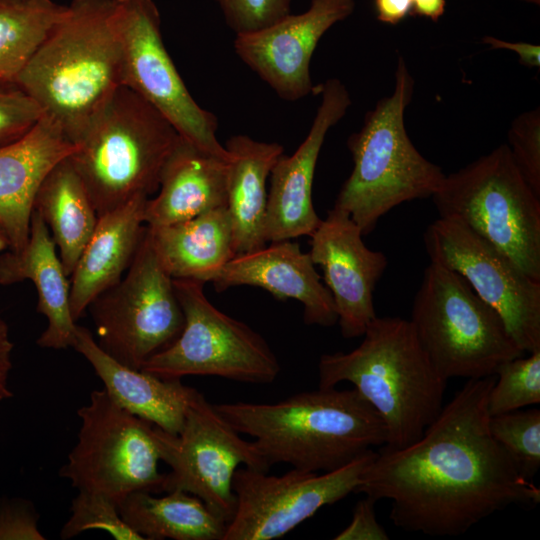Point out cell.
I'll return each mask as SVG.
<instances>
[{"label": "cell", "mask_w": 540, "mask_h": 540, "mask_svg": "<svg viewBox=\"0 0 540 540\" xmlns=\"http://www.w3.org/2000/svg\"><path fill=\"white\" fill-rule=\"evenodd\" d=\"M357 224L333 207L310 237L309 255L323 271L344 338L363 336L376 318L373 292L387 266L380 251L369 249Z\"/></svg>", "instance_id": "obj_17"}, {"label": "cell", "mask_w": 540, "mask_h": 540, "mask_svg": "<svg viewBox=\"0 0 540 540\" xmlns=\"http://www.w3.org/2000/svg\"><path fill=\"white\" fill-rule=\"evenodd\" d=\"M214 408L239 434L253 438L270 466L328 472L386 443L384 422L355 388L318 387L276 403Z\"/></svg>", "instance_id": "obj_3"}, {"label": "cell", "mask_w": 540, "mask_h": 540, "mask_svg": "<svg viewBox=\"0 0 540 540\" xmlns=\"http://www.w3.org/2000/svg\"><path fill=\"white\" fill-rule=\"evenodd\" d=\"M489 428L521 474L532 480L540 467V410L518 409L490 416Z\"/></svg>", "instance_id": "obj_31"}, {"label": "cell", "mask_w": 540, "mask_h": 540, "mask_svg": "<svg viewBox=\"0 0 540 540\" xmlns=\"http://www.w3.org/2000/svg\"><path fill=\"white\" fill-rule=\"evenodd\" d=\"M411 14L438 21L444 14L446 0H411Z\"/></svg>", "instance_id": "obj_41"}, {"label": "cell", "mask_w": 540, "mask_h": 540, "mask_svg": "<svg viewBox=\"0 0 540 540\" xmlns=\"http://www.w3.org/2000/svg\"><path fill=\"white\" fill-rule=\"evenodd\" d=\"M416 337L438 374L480 379L525 352L500 315L453 270L430 261L415 294L411 319Z\"/></svg>", "instance_id": "obj_7"}, {"label": "cell", "mask_w": 540, "mask_h": 540, "mask_svg": "<svg viewBox=\"0 0 540 540\" xmlns=\"http://www.w3.org/2000/svg\"><path fill=\"white\" fill-rule=\"evenodd\" d=\"M495 375L469 379L416 441L382 446L355 493L391 501L404 531L458 536L513 504L537 505L540 489L521 474L489 428Z\"/></svg>", "instance_id": "obj_1"}, {"label": "cell", "mask_w": 540, "mask_h": 540, "mask_svg": "<svg viewBox=\"0 0 540 540\" xmlns=\"http://www.w3.org/2000/svg\"><path fill=\"white\" fill-rule=\"evenodd\" d=\"M8 249H10L9 237H8L4 227L0 223V253H2L3 251H6Z\"/></svg>", "instance_id": "obj_42"}, {"label": "cell", "mask_w": 540, "mask_h": 540, "mask_svg": "<svg viewBox=\"0 0 540 540\" xmlns=\"http://www.w3.org/2000/svg\"><path fill=\"white\" fill-rule=\"evenodd\" d=\"M46 223L68 276L90 239L98 214L69 156L58 162L42 181L33 203Z\"/></svg>", "instance_id": "obj_27"}, {"label": "cell", "mask_w": 540, "mask_h": 540, "mask_svg": "<svg viewBox=\"0 0 540 540\" xmlns=\"http://www.w3.org/2000/svg\"><path fill=\"white\" fill-rule=\"evenodd\" d=\"M203 281L173 279L184 313L177 339L150 357L141 370L164 379L216 376L250 384H270L281 371L266 340L247 324L217 309Z\"/></svg>", "instance_id": "obj_9"}, {"label": "cell", "mask_w": 540, "mask_h": 540, "mask_svg": "<svg viewBox=\"0 0 540 540\" xmlns=\"http://www.w3.org/2000/svg\"><path fill=\"white\" fill-rule=\"evenodd\" d=\"M34 505L24 499L0 501V540H44Z\"/></svg>", "instance_id": "obj_36"}, {"label": "cell", "mask_w": 540, "mask_h": 540, "mask_svg": "<svg viewBox=\"0 0 540 540\" xmlns=\"http://www.w3.org/2000/svg\"><path fill=\"white\" fill-rule=\"evenodd\" d=\"M430 261L461 275L525 352L540 350V282L461 221L439 217L424 233Z\"/></svg>", "instance_id": "obj_15"}, {"label": "cell", "mask_w": 540, "mask_h": 540, "mask_svg": "<svg viewBox=\"0 0 540 540\" xmlns=\"http://www.w3.org/2000/svg\"><path fill=\"white\" fill-rule=\"evenodd\" d=\"M209 282L217 291L241 285L260 287L277 299H295L303 305L308 325L331 327L338 321L332 295L315 269L309 253L296 242H271L230 259Z\"/></svg>", "instance_id": "obj_19"}, {"label": "cell", "mask_w": 540, "mask_h": 540, "mask_svg": "<svg viewBox=\"0 0 540 540\" xmlns=\"http://www.w3.org/2000/svg\"><path fill=\"white\" fill-rule=\"evenodd\" d=\"M72 347L91 364L117 405L168 433H179L195 388L184 385L181 379H164L121 364L79 325Z\"/></svg>", "instance_id": "obj_22"}, {"label": "cell", "mask_w": 540, "mask_h": 540, "mask_svg": "<svg viewBox=\"0 0 540 540\" xmlns=\"http://www.w3.org/2000/svg\"><path fill=\"white\" fill-rule=\"evenodd\" d=\"M14 344L10 339L9 327L0 316V404L13 396L9 388Z\"/></svg>", "instance_id": "obj_38"}, {"label": "cell", "mask_w": 540, "mask_h": 540, "mask_svg": "<svg viewBox=\"0 0 540 540\" xmlns=\"http://www.w3.org/2000/svg\"><path fill=\"white\" fill-rule=\"evenodd\" d=\"M153 433L161 461L170 468L163 492L193 494L226 523L236 509L233 477L239 466L265 472L270 468L254 442L244 440L198 390L178 434L155 425Z\"/></svg>", "instance_id": "obj_12"}, {"label": "cell", "mask_w": 540, "mask_h": 540, "mask_svg": "<svg viewBox=\"0 0 540 540\" xmlns=\"http://www.w3.org/2000/svg\"><path fill=\"white\" fill-rule=\"evenodd\" d=\"M44 110L16 83L0 82V147L25 136Z\"/></svg>", "instance_id": "obj_34"}, {"label": "cell", "mask_w": 540, "mask_h": 540, "mask_svg": "<svg viewBox=\"0 0 540 540\" xmlns=\"http://www.w3.org/2000/svg\"><path fill=\"white\" fill-rule=\"evenodd\" d=\"M24 280L33 282L38 294L37 312L48 320L37 344L55 350L72 347L77 324L70 309V281L46 223L34 210L26 245L0 253V284Z\"/></svg>", "instance_id": "obj_21"}, {"label": "cell", "mask_w": 540, "mask_h": 540, "mask_svg": "<svg viewBox=\"0 0 540 540\" xmlns=\"http://www.w3.org/2000/svg\"><path fill=\"white\" fill-rule=\"evenodd\" d=\"M431 198L440 217L461 221L540 282V197L507 144L445 175Z\"/></svg>", "instance_id": "obj_8"}, {"label": "cell", "mask_w": 540, "mask_h": 540, "mask_svg": "<svg viewBox=\"0 0 540 540\" xmlns=\"http://www.w3.org/2000/svg\"><path fill=\"white\" fill-rule=\"evenodd\" d=\"M377 19L388 24H398L411 14V0H374Z\"/></svg>", "instance_id": "obj_40"}, {"label": "cell", "mask_w": 540, "mask_h": 540, "mask_svg": "<svg viewBox=\"0 0 540 540\" xmlns=\"http://www.w3.org/2000/svg\"><path fill=\"white\" fill-rule=\"evenodd\" d=\"M230 155L227 175V209L232 221L235 256L264 247L267 210L266 182L282 145L247 135L226 141Z\"/></svg>", "instance_id": "obj_25"}, {"label": "cell", "mask_w": 540, "mask_h": 540, "mask_svg": "<svg viewBox=\"0 0 540 540\" xmlns=\"http://www.w3.org/2000/svg\"><path fill=\"white\" fill-rule=\"evenodd\" d=\"M148 228L156 255L173 279L209 282L210 277L235 256L227 206L185 221Z\"/></svg>", "instance_id": "obj_26"}, {"label": "cell", "mask_w": 540, "mask_h": 540, "mask_svg": "<svg viewBox=\"0 0 540 540\" xmlns=\"http://www.w3.org/2000/svg\"><path fill=\"white\" fill-rule=\"evenodd\" d=\"M523 1L530 2L537 5L540 3V0H523Z\"/></svg>", "instance_id": "obj_43"}, {"label": "cell", "mask_w": 540, "mask_h": 540, "mask_svg": "<svg viewBox=\"0 0 540 540\" xmlns=\"http://www.w3.org/2000/svg\"><path fill=\"white\" fill-rule=\"evenodd\" d=\"M228 162L182 137L161 172L159 193L147 199L144 223L161 227L227 206Z\"/></svg>", "instance_id": "obj_24"}, {"label": "cell", "mask_w": 540, "mask_h": 540, "mask_svg": "<svg viewBox=\"0 0 540 540\" xmlns=\"http://www.w3.org/2000/svg\"><path fill=\"white\" fill-rule=\"evenodd\" d=\"M355 0H311L301 14H289L273 25L245 35H236L237 56L275 93L297 101L319 92L310 74L312 55L322 36L349 17Z\"/></svg>", "instance_id": "obj_16"}, {"label": "cell", "mask_w": 540, "mask_h": 540, "mask_svg": "<svg viewBox=\"0 0 540 540\" xmlns=\"http://www.w3.org/2000/svg\"><path fill=\"white\" fill-rule=\"evenodd\" d=\"M509 150L522 177L540 197V109L518 115L508 131Z\"/></svg>", "instance_id": "obj_33"}, {"label": "cell", "mask_w": 540, "mask_h": 540, "mask_svg": "<svg viewBox=\"0 0 540 540\" xmlns=\"http://www.w3.org/2000/svg\"><path fill=\"white\" fill-rule=\"evenodd\" d=\"M528 354L498 367L487 399L490 416L540 403V350Z\"/></svg>", "instance_id": "obj_30"}, {"label": "cell", "mask_w": 540, "mask_h": 540, "mask_svg": "<svg viewBox=\"0 0 540 540\" xmlns=\"http://www.w3.org/2000/svg\"><path fill=\"white\" fill-rule=\"evenodd\" d=\"M77 415V442L59 476L79 492L103 495L118 506L132 492H163L153 424L121 408L104 388L91 391Z\"/></svg>", "instance_id": "obj_10"}, {"label": "cell", "mask_w": 540, "mask_h": 540, "mask_svg": "<svg viewBox=\"0 0 540 540\" xmlns=\"http://www.w3.org/2000/svg\"><path fill=\"white\" fill-rule=\"evenodd\" d=\"M318 382L325 388L351 383L384 422V446L389 448L406 446L421 437L440 413L447 386L410 321L377 316L357 348L320 357Z\"/></svg>", "instance_id": "obj_4"}, {"label": "cell", "mask_w": 540, "mask_h": 540, "mask_svg": "<svg viewBox=\"0 0 540 540\" xmlns=\"http://www.w3.org/2000/svg\"><path fill=\"white\" fill-rule=\"evenodd\" d=\"M180 138L160 112L121 86L69 156L98 216L158 191Z\"/></svg>", "instance_id": "obj_6"}, {"label": "cell", "mask_w": 540, "mask_h": 540, "mask_svg": "<svg viewBox=\"0 0 540 540\" xmlns=\"http://www.w3.org/2000/svg\"><path fill=\"white\" fill-rule=\"evenodd\" d=\"M147 199L136 197L98 216L71 275L70 309L75 321L129 268L145 232L143 212Z\"/></svg>", "instance_id": "obj_23"}, {"label": "cell", "mask_w": 540, "mask_h": 540, "mask_svg": "<svg viewBox=\"0 0 540 540\" xmlns=\"http://www.w3.org/2000/svg\"><path fill=\"white\" fill-rule=\"evenodd\" d=\"M122 519L144 540H223L227 523L197 496L182 490L162 497L146 491L127 495Z\"/></svg>", "instance_id": "obj_28"}, {"label": "cell", "mask_w": 540, "mask_h": 540, "mask_svg": "<svg viewBox=\"0 0 540 540\" xmlns=\"http://www.w3.org/2000/svg\"><path fill=\"white\" fill-rule=\"evenodd\" d=\"M482 41L492 49H507L514 51L519 62L529 68L540 66V46L525 42H509L492 36H485Z\"/></svg>", "instance_id": "obj_39"}, {"label": "cell", "mask_w": 540, "mask_h": 540, "mask_svg": "<svg viewBox=\"0 0 540 540\" xmlns=\"http://www.w3.org/2000/svg\"><path fill=\"white\" fill-rule=\"evenodd\" d=\"M70 510L71 515L60 531L63 540L88 530L105 531L116 540H144L122 519L118 505L103 495L78 491Z\"/></svg>", "instance_id": "obj_32"}, {"label": "cell", "mask_w": 540, "mask_h": 540, "mask_svg": "<svg viewBox=\"0 0 540 540\" xmlns=\"http://www.w3.org/2000/svg\"><path fill=\"white\" fill-rule=\"evenodd\" d=\"M76 146L46 113L19 140L0 147V223L10 250L22 249L30 235L36 193L50 170Z\"/></svg>", "instance_id": "obj_20"}, {"label": "cell", "mask_w": 540, "mask_h": 540, "mask_svg": "<svg viewBox=\"0 0 540 540\" xmlns=\"http://www.w3.org/2000/svg\"><path fill=\"white\" fill-rule=\"evenodd\" d=\"M369 496L359 500L350 523L338 533L335 540H388L389 535L377 521L375 503Z\"/></svg>", "instance_id": "obj_37"}, {"label": "cell", "mask_w": 540, "mask_h": 540, "mask_svg": "<svg viewBox=\"0 0 540 540\" xmlns=\"http://www.w3.org/2000/svg\"><path fill=\"white\" fill-rule=\"evenodd\" d=\"M375 455L371 449L340 468L321 473L293 468L275 476L238 468L233 477L236 509L223 540H272L284 536L320 508L355 492Z\"/></svg>", "instance_id": "obj_14"}, {"label": "cell", "mask_w": 540, "mask_h": 540, "mask_svg": "<svg viewBox=\"0 0 540 540\" xmlns=\"http://www.w3.org/2000/svg\"><path fill=\"white\" fill-rule=\"evenodd\" d=\"M319 93L321 103L306 138L292 155L282 154L270 172L267 242L311 237L322 221L312 202L315 168L329 129L345 116L352 100L346 86L337 78L319 85Z\"/></svg>", "instance_id": "obj_18"}, {"label": "cell", "mask_w": 540, "mask_h": 540, "mask_svg": "<svg viewBox=\"0 0 540 540\" xmlns=\"http://www.w3.org/2000/svg\"><path fill=\"white\" fill-rule=\"evenodd\" d=\"M16 84L76 146L122 83L116 0H73Z\"/></svg>", "instance_id": "obj_2"}, {"label": "cell", "mask_w": 540, "mask_h": 540, "mask_svg": "<svg viewBox=\"0 0 540 540\" xmlns=\"http://www.w3.org/2000/svg\"><path fill=\"white\" fill-rule=\"evenodd\" d=\"M415 81L402 56L398 57L395 86L364 117L347 146L353 169L343 183L334 207L345 211L362 235L401 203L432 197L442 184V168L427 160L413 145L405 124Z\"/></svg>", "instance_id": "obj_5"}, {"label": "cell", "mask_w": 540, "mask_h": 540, "mask_svg": "<svg viewBox=\"0 0 540 540\" xmlns=\"http://www.w3.org/2000/svg\"><path fill=\"white\" fill-rule=\"evenodd\" d=\"M122 41V83L160 112L186 141L227 162L216 116L199 106L185 86L161 34L153 0H116Z\"/></svg>", "instance_id": "obj_13"}, {"label": "cell", "mask_w": 540, "mask_h": 540, "mask_svg": "<svg viewBox=\"0 0 540 540\" xmlns=\"http://www.w3.org/2000/svg\"><path fill=\"white\" fill-rule=\"evenodd\" d=\"M236 35L263 30L290 14L292 0H215Z\"/></svg>", "instance_id": "obj_35"}, {"label": "cell", "mask_w": 540, "mask_h": 540, "mask_svg": "<svg viewBox=\"0 0 540 540\" xmlns=\"http://www.w3.org/2000/svg\"><path fill=\"white\" fill-rule=\"evenodd\" d=\"M64 8L52 0H0V82L16 83Z\"/></svg>", "instance_id": "obj_29"}, {"label": "cell", "mask_w": 540, "mask_h": 540, "mask_svg": "<svg viewBox=\"0 0 540 540\" xmlns=\"http://www.w3.org/2000/svg\"><path fill=\"white\" fill-rule=\"evenodd\" d=\"M87 309L99 347L133 369H141L180 335L184 313L173 278L156 255L147 225L125 276Z\"/></svg>", "instance_id": "obj_11"}]
</instances>
